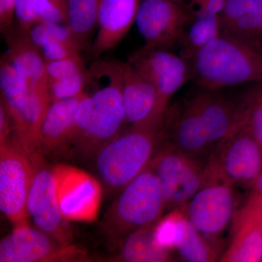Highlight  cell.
I'll list each match as a JSON object with an SVG mask.
<instances>
[{"mask_svg": "<svg viewBox=\"0 0 262 262\" xmlns=\"http://www.w3.org/2000/svg\"><path fill=\"white\" fill-rule=\"evenodd\" d=\"M73 147L82 156L95 155L123 129L120 61L98 59L88 69L84 96L75 115Z\"/></svg>", "mask_w": 262, "mask_h": 262, "instance_id": "cell-1", "label": "cell"}, {"mask_svg": "<svg viewBox=\"0 0 262 262\" xmlns=\"http://www.w3.org/2000/svg\"><path fill=\"white\" fill-rule=\"evenodd\" d=\"M192 77L202 89L262 82V44L225 31L191 60Z\"/></svg>", "mask_w": 262, "mask_h": 262, "instance_id": "cell-2", "label": "cell"}, {"mask_svg": "<svg viewBox=\"0 0 262 262\" xmlns=\"http://www.w3.org/2000/svg\"><path fill=\"white\" fill-rule=\"evenodd\" d=\"M165 122L127 127L96 151L95 167L107 190L120 192L149 165L165 140Z\"/></svg>", "mask_w": 262, "mask_h": 262, "instance_id": "cell-3", "label": "cell"}, {"mask_svg": "<svg viewBox=\"0 0 262 262\" xmlns=\"http://www.w3.org/2000/svg\"><path fill=\"white\" fill-rule=\"evenodd\" d=\"M1 101L8 110L12 134L33 166L44 164L39 130L51 101L31 91L28 83L7 57L0 58Z\"/></svg>", "mask_w": 262, "mask_h": 262, "instance_id": "cell-4", "label": "cell"}, {"mask_svg": "<svg viewBox=\"0 0 262 262\" xmlns=\"http://www.w3.org/2000/svg\"><path fill=\"white\" fill-rule=\"evenodd\" d=\"M166 207L159 179L149 165L120 191L105 213L101 226L115 241L154 225Z\"/></svg>", "mask_w": 262, "mask_h": 262, "instance_id": "cell-5", "label": "cell"}, {"mask_svg": "<svg viewBox=\"0 0 262 262\" xmlns=\"http://www.w3.org/2000/svg\"><path fill=\"white\" fill-rule=\"evenodd\" d=\"M206 171V183L253 188L262 171V147L247 131L237 129L211 151Z\"/></svg>", "mask_w": 262, "mask_h": 262, "instance_id": "cell-6", "label": "cell"}, {"mask_svg": "<svg viewBox=\"0 0 262 262\" xmlns=\"http://www.w3.org/2000/svg\"><path fill=\"white\" fill-rule=\"evenodd\" d=\"M161 186L166 206L184 211L206 182V165L164 140L149 164ZM173 209V210H174Z\"/></svg>", "mask_w": 262, "mask_h": 262, "instance_id": "cell-7", "label": "cell"}, {"mask_svg": "<svg viewBox=\"0 0 262 262\" xmlns=\"http://www.w3.org/2000/svg\"><path fill=\"white\" fill-rule=\"evenodd\" d=\"M155 86L158 101L151 123L164 122L173 95L192 77V63L180 54L164 49L141 48L127 60Z\"/></svg>", "mask_w": 262, "mask_h": 262, "instance_id": "cell-8", "label": "cell"}, {"mask_svg": "<svg viewBox=\"0 0 262 262\" xmlns=\"http://www.w3.org/2000/svg\"><path fill=\"white\" fill-rule=\"evenodd\" d=\"M34 173L13 134L0 141V208L14 227L28 223L27 202Z\"/></svg>", "mask_w": 262, "mask_h": 262, "instance_id": "cell-9", "label": "cell"}, {"mask_svg": "<svg viewBox=\"0 0 262 262\" xmlns=\"http://www.w3.org/2000/svg\"><path fill=\"white\" fill-rule=\"evenodd\" d=\"M194 18L192 10L173 0H141L135 22L145 41L142 48L171 51L182 46Z\"/></svg>", "mask_w": 262, "mask_h": 262, "instance_id": "cell-10", "label": "cell"}, {"mask_svg": "<svg viewBox=\"0 0 262 262\" xmlns=\"http://www.w3.org/2000/svg\"><path fill=\"white\" fill-rule=\"evenodd\" d=\"M84 258L83 250L61 244L28 223L15 226L0 243L1 262L75 261Z\"/></svg>", "mask_w": 262, "mask_h": 262, "instance_id": "cell-11", "label": "cell"}, {"mask_svg": "<svg viewBox=\"0 0 262 262\" xmlns=\"http://www.w3.org/2000/svg\"><path fill=\"white\" fill-rule=\"evenodd\" d=\"M234 187L220 181L206 182L184 209L188 220L213 246L235 211Z\"/></svg>", "mask_w": 262, "mask_h": 262, "instance_id": "cell-12", "label": "cell"}, {"mask_svg": "<svg viewBox=\"0 0 262 262\" xmlns=\"http://www.w3.org/2000/svg\"><path fill=\"white\" fill-rule=\"evenodd\" d=\"M53 169L63 218L67 222L96 220L102 196V187L97 179L70 165H58Z\"/></svg>", "mask_w": 262, "mask_h": 262, "instance_id": "cell-13", "label": "cell"}, {"mask_svg": "<svg viewBox=\"0 0 262 262\" xmlns=\"http://www.w3.org/2000/svg\"><path fill=\"white\" fill-rule=\"evenodd\" d=\"M27 209L36 228L65 245L71 244L72 232L62 216L56 176L53 168L46 165L36 169L29 192Z\"/></svg>", "mask_w": 262, "mask_h": 262, "instance_id": "cell-14", "label": "cell"}, {"mask_svg": "<svg viewBox=\"0 0 262 262\" xmlns=\"http://www.w3.org/2000/svg\"><path fill=\"white\" fill-rule=\"evenodd\" d=\"M221 261H262V193L253 190L232 217L230 242Z\"/></svg>", "mask_w": 262, "mask_h": 262, "instance_id": "cell-15", "label": "cell"}, {"mask_svg": "<svg viewBox=\"0 0 262 262\" xmlns=\"http://www.w3.org/2000/svg\"><path fill=\"white\" fill-rule=\"evenodd\" d=\"M3 36L7 46L5 54L23 76L31 91L51 101L46 61L40 50L32 42L28 29L22 28L15 22Z\"/></svg>", "mask_w": 262, "mask_h": 262, "instance_id": "cell-16", "label": "cell"}, {"mask_svg": "<svg viewBox=\"0 0 262 262\" xmlns=\"http://www.w3.org/2000/svg\"><path fill=\"white\" fill-rule=\"evenodd\" d=\"M141 0H101L98 32L88 56L99 59L103 53L120 44L136 21Z\"/></svg>", "mask_w": 262, "mask_h": 262, "instance_id": "cell-17", "label": "cell"}, {"mask_svg": "<svg viewBox=\"0 0 262 262\" xmlns=\"http://www.w3.org/2000/svg\"><path fill=\"white\" fill-rule=\"evenodd\" d=\"M83 94L52 102L43 118L39 140L43 153L58 154L73 147L76 137L75 115Z\"/></svg>", "mask_w": 262, "mask_h": 262, "instance_id": "cell-18", "label": "cell"}, {"mask_svg": "<svg viewBox=\"0 0 262 262\" xmlns=\"http://www.w3.org/2000/svg\"><path fill=\"white\" fill-rule=\"evenodd\" d=\"M125 123L128 127L151 123L158 94L155 86L128 62L120 61Z\"/></svg>", "mask_w": 262, "mask_h": 262, "instance_id": "cell-19", "label": "cell"}, {"mask_svg": "<svg viewBox=\"0 0 262 262\" xmlns=\"http://www.w3.org/2000/svg\"><path fill=\"white\" fill-rule=\"evenodd\" d=\"M221 21L222 31L262 44V0H227Z\"/></svg>", "mask_w": 262, "mask_h": 262, "instance_id": "cell-20", "label": "cell"}, {"mask_svg": "<svg viewBox=\"0 0 262 262\" xmlns=\"http://www.w3.org/2000/svg\"><path fill=\"white\" fill-rule=\"evenodd\" d=\"M172 251H177L188 262L215 261L218 258L215 248L193 227L183 210L179 213Z\"/></svg>", "mask_w": 262, "mask_h": 262, "instance_id": "cell-21", "label": "cell"}, {"mask_svg": "<svg viewBox=\"0 0 262 262\" xmlns=\"http://www.w3.org/2000/svg\"><path fill=\"white\" fill-rule=\"evenodd\" d=\"M155 225L137 229L124 239L120 257L122 261L165 262L173 260L172 251L157 242Z\"/></svg>", "mask_w": 262, "mask_h": 262, "instance_id": "cell-22", "label": "cell"}, {"mask_svg": "<svg viewBox=\"0 0 262 262\" xmlns=\"http://www.w3.org/2000/svg\"><path fill=\"white\" fill-rule=\"evenodd\" d=\"M101 0H67L66 25L82 52L88 51L91 37L98 28V13Z\"/></svg>", "mask_w": 262, "mask_h": 262, "instance_id": "cell-23", "label": "cell"}, {"mask_svg": "<svg viewBox=\"0 0 262 262\" xmlns=\"http://www.w3.org/2000/svg\"><path fill=\"white\" fill-rule=\"evenodd\" d=\"M222 31L221 15H196L181 46V56L191 62L194 55L218 37Z\"/></svg>", "mask_w": 262, "mask_h": 262, "instance_id": "cell-24", "label": "cell"}, {"mask_svg": "<svg viewBox=\"0 0 262 262\" xmlns=\"http://www.w3.org/2000/svg\"><path fill=\"white\" fill-rule=\"evenodd\" d=\"M237 101L239 128L247 131L262 147V82L251 84Z\"/></svg>", "mask_w": 262, "mask_h": 262, "instance_id": "cell-25", "label": "cell"}, {"mask_svg": "<svg viewBox=\"0 0 262 262\" xmlns=\"http://www.w3.org/2000/svg\"><path fill=\"white\" fill-rule=\"evenodd\" d=\"M88 69L48 84L51 103L77 97L83 94Z\"/></svg>", "mask_w": 262, "mask_h": 262, "instance_id": "cell-26", "label": "cell"}, {"mask_svg": "<svg viewBox=\"0 0 262 262\" xmlns=\"http://www.w3.org/2000/svg\"><path fill=\"white\" fill-rule=\"evenodd\" d=\"M86 70L81 54L46 63L48 85L51 82L61 80L80 71Z\"/></svg>", "mask_w": 262, "mask_h": 262, "instance_id": "cell-27", "label": "cell"}, {"mask_svg": "<svg viewBox=\"0 0 262 262\" xmlns=\"http://www.w3.org/2000/svg\"><path fill=\"white\" fill-rule=\"evenodd\" d=\"M67 0H36V9L39 21L66 24Z\"/></svg>", "mask_w": 262, "mask_h": 262, "instance_id": "cell-28", "label": "cell"}, {"mask_svg": "<svg viewBox=\"0 0 262 262\" xmlns=\"http://www.w3.org/2000/svg\"><path fill=\"white\" fill-rule=\"evenodd\" d=\"M36 9V0H16L15 23L28 29L39 22Z\"/></svg>", "mask_w": 262, "mask_h": 262, "instance_id": "cell-29", "label": "cell"}, {"mask_svg": "<svg viewBox=\"0 0 262 262\" xmlns=\"http://www.w3.org/2000/svg\"><path fill=\"white\" fill-rule=\"evenodd\" d=\"M227 0H190L189 9L194 16L200 15H221Z\"/></svg>", "mask_w": 262, "mask_h": 262, "instance_id": "cell-30", "label": "cell"}, {"mask_svg": "<svg viewBox=\"0 0 262 262\" xmlns=\"http://www.w3.org/2000/svg\"><path fill=\"white\" fill-rule=\"evenodd\" d=\"M16 0H0V30L4 34L15 22Z\"/></svg>", "mask_w": 262, "mask_h": 262, "instance_id": "cell-31", "label": "cell"}, {"mask_svg": "<svg viewBox=\"0 0 262 262\" xmlns=\"http://www.w3.org/2000/svg\"><path fill=\"white\" fill-rule=\"evenodd\" d=\"M253 190L256 191L260 193H262V171L260 173L259 177H258L257 180L253 187Z\"/></svg>", "mask_w": 262, "mask_h": 262, "instance_id": "cell-32", "label": "cell"}, {"mask_svg": "<svg viewBox=\"0 0 262 262\" xmlns=\"http://www.w3.org/2000/svg\"><path fill=\"white\" fill-rule=\"evenodd\" d=\"M173 1L180 3V4L184 5V6L187 7V8H189V3H190V0H173Z\"/></svg>", "mask_w": 262, "mask_h": 262, "instance_id": "cell-33", "label": "cell"}]
</instances>
